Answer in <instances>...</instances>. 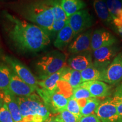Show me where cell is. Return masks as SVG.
Masks as SVG:
<instances>
[{
    "label": "cell",
    "mask_w": 122,
    "mask_h": 122,
    "mask_svg": "<svg viewBox=\"0 0 122 122\" xmlns=\"http://www.w3.org/2000/svg\"><path fill=\"white\" fill-rule=\"evenodd\" d=\"M5 28L9 39L22 52L41 51L50 42L49 34L38 25L6 13Z\"/></svg>",
    "instance_id": "obj_1"
},
{
    "label": "cell",
    "mask_w": 122,
    "mask_h": 122,
    "mask_svg": "<svg viewBox=\"0 0 122 122\" xmlns=\"http://www.w3.org/2000/svg\"><path fill=\"white\" fill-rule=\"evenodd\" d=\"M21 15L30 23L38 25L49 34L52 32L54 18L52 11V0H36L25 5Z\"/></svg>",
    "instance_id": "obj_2"
},
{
    "label": "cell",
    "mask_w": 122,
    "mask_h": 122,
    "mask_svg": "<svg viewBox=\"0 0 122 122\" xmlns=\"http://www.w3.org/2000/svg\"><path fill=\"white\" fill-rule=\"evenodd\" d=\"M16 99L24 122H44L49 118V110L38 94L33 93L26 97H17Z\"/></svg>",
    "instance_id": "obj_3"
},
{
    "label": "cell",
    "mask_w": 122,
    "mask_h": 122,
    "mask_svg": "<svg viewBox=\"0 0 122 122\" xmlns=\"http://www.w3.org/2000/svg\"><path fill=\"white\" fill-rule=\"evenodd\" d=\"M67 65L66 55L54 50L44 55L36 63V67L40 79L46 78L51 74L63 69Z\"/></svg>",
    "instance_id": "obj_4"
},
{
    "label": "cell",
    "mask_w": 122,
    "mask_h": 122,
    "mask_svg": "<svg viewBox=\"0 0 122 122\" xmlns=\"http://www.w3.org/2000/svg\"><path fill=\"white\" fill-rule=\"evenodd\" d=\"M50 111L59 113L66 109L69 98L57 89L52 93H48L38 87L36 89Z\"/></svg>",
    "instance_id": "obj_5"
},
{
    "label": "cell",
    "mask_w": 122,
    "mask_h": 122,
    "mask_svg": "<svg viewBox=\"0 0 122 122\" xmlns=\"http://www.w3.org/2000/svg\"><path fill=\"white\" fill-rule=\"evenodd\" d=\"M119 48L116 45L102 47L92 51L93 66L101 71L109 66L118 54Z\"/></svg>",
    "instance_id": "obj_6"
},
{
    "label": "cell",
    "mask_w": 122,
    "mask_h": 122,
    "mask_svg": "<svg viewBox=\"0 0 122 122\" xmlns=\"http://www.w3.org/2000/svg\"><path fill=\"white\" fill-rule=\"evenodd\" d=\"M122 80V51L113 59L109 66L102 71V81L115 84Z\"/></svg>",
    "instance_id": "obj_7"
},
{
    "label": "cell",
    "mask_w": 122,
    "mask_h": 122,
    "mask_svg": "<svg viewBox=\"0 0 122 122\" xmlns=\"http://www.w3.org/2000/svg\"><path fill=\"white\" fill-rule=\"evenodd\" d=\"M95 114L101 122H122V116L118 114L112 98L101 102Z\"/></svg>",
    "instance_id": "obj_8"
},
{
    "label": "cell",
    "mask_w": 122,
    "mask_h": 122,
    "mask_svg": "<svg viewBox=\"0 0 122 122\" xmlns=\"http://www.w3.org/2000/svg\"><path fill=\"white\" fill-rule=\"evenodd\" d=\"M68 23L76 36L92 25L93 18L87 10L83 9L70 16L68 19Z\"/></svg>",
    "instance_id": "obj_9"
},
{
    "label": "cell",
    "mask_w": 122,
    "mask_h": 122,
    "mask_svg": "<svg viewBox=\"0 0 122 122\" xmlns=\"http://www.w3.org/2000/svg\"><path fill=\"white\" fill-rule=\"evenodd\" d=\"M5 59L9 65L11 66L12 71L19 78H20L28 84L34 87L38 88L39 81L27 67L18 59L14 58L6 57Z\"/></svg>",
    "instance_id": "obj_10"
},
{
    "label": "cell",
    "mask_w": 122,
    "mask_h": 122,
    "mask_svg": "<svg viewBox=\"0 0 122 122\" xmlns=\"http://www.w3.org/2000/svg\"><path fill=\"white\" fill-rule=\"evenodd\" d=\"M117 40L115 36L104 29H97L92 33L91 50L94 51L102 47L115 45Z\"/></svg>",
    "instance_id": "obj_11"
},
{
    "label": "cell",
    "mask_w": 122,
    "mask_h": 122,
    "mask_svg": "<svg viewBox=\"0 0 122 122\" xmlns=\"http://www.w3.org/2000/svg\"><path fill=\"white\" fill-rule=\"evenodd\" d=\"M92 33L91 30H89L77 35L68 45V53L72 55L92 51L91 45Z\"/></svg>",
    "instance_id": "obj_12"
},
{
    "label": "cell",
    "mask_w": 122,
    "mask_h": 122,
    "mask_svg": "<svg viewBox=\"0 0 122 122\" xmlns=\"http://www.w3.org/2000/svg\"><path fill=\"white\" fill-rule=\"evenodd\" d=\"M36 89L37 88L24 82L13 71L8 89L9 92L17 97H26L34 93Z\"/></svg>",
    "instance_id": "obj_13"
},
{
    "label": "cell",
    "mask_w": 122,
    "mask_h": 122,
    "mask_svg": "<svg viewBox=\"0 0 122 122\" xmlns=\"http://www.w3.org/2000/svg\"><path fill=\"white\" fill-rule=\"evenodd\" d=\"M92 51L72 54L67 59V65L70 68L81 71L93 65Z\"/></svg>",
    "instance_id": "obj_14"
},
{
    "label": "cell",
    "mask_w": 122,
    "mask_h": 122,
    "mask_svg": "<svg viewBox=\"0 0 122 122\" xmlns=\"http://www.w3.org/2000/svg\"><path fill=\"white\" fill-rule=\"evenodd\" d=\"M80 86L87 89L93 98H103L110 94L111 86L102 81L84 82Z\"/></svg>",
    "instance_id": "obj_15"
},
{
    "label": "cell",
    "mask_w": 122,
    "mask_h": 122,
    "mask_svg": "<svg viewBox=\"0 0 122 122\" xmlns=\"http://www.w3.org/2000/svg\"><path fill=\"white\" fill-rule=\"evenodd\" d=\"M0 96L6 105L8 109L10 111L14 122H19L23 120L21 115L19 104H18L16 97L8 91H1Z\"/></svg>",
    "instance_id": "obj_16"
},
{
    "label": "cell",
    "mask_w": 122,
    "mask_h": 122,
    "mask_svg": "<svg viewBox=\"0 0 122 122\" xmlns=\"http://www.w3.org/2000/svg\"><path fill=\"white\" fill-rule=\"evenodd\" d=\"M75 37L72 29L67 23L64 28L57 33V37L54 42V45L59 50L65 49L68 46L72 39Z\"/></svg>",
    "instance_id": "obj_17"
},
{
    "label": "cell",
    "mask_w": 122,
    "mask_h": 122,
    "mask_svg": "<svg viewBox=\"0 0 122 122\" xmlns=\"http://www.w3.org/2000/svg\"><path fill=\"white\" fill-rule=\"evenodd\" d=\"M65 68L39 81V86H40L41 89L48 93H52L56 91L58 82L61 79V77L63 74Z\"/></svg>",
    "instance_id": "obj_18"
},
{
    "label": "cell",
    "mask_w": 122,
    "mask_h": 122,
    "mask_svg": "<svg viewBox=\"0 0 122 122\" xmlns=\"http://www.w3.org/2000/svg\"><path fill=\"white\" fill-rule=\"evenodd\" d=\"M93 5L96 14L102 22L109 24L113 22V18L110 13L105 0H94Z\"/></svg>",
    "instance_id": "obj_19"
},
{
    "label": "cell",
    "mask_w": 122,
    "mask_h": 122,
    "mask_svg": "<svg viewBox=\"0 0 122 122\" xmlns=\"http://www.w3.org/2000/svg\"><path fill=\"white\" fill-rule=\"evenodd\" d=\"M61 80L69 83L73 89L78 87L83 83L81 72L73 70L68 66H66L65 68Z\"/></svg>",
    "instance_id": "obj_20"
},
{
    "label": "cell",
    "mask_w": 122,
    "mask_h": 122,
    "mask_svg": "<svg viewBox=\"0 0 122 122\" xmlns=\"http://www.w3.org/2000/svg\"><path fill=\"white\" fill-rule=\"evenodd\" d=\"M61 6L68 18L83 10L86 4L83 0H61Z\"/></svg>",
    "instance_id": "obj_21"
},
{
    "label": "cell",
    "mask_w": 122,
    "mask_h": 122,
    "mask_svg": "<svg viewBox=\"0 0 122 122\" xmlns=\"http://www.w3.org/2000/svg\"><path fill=\"white\" fill-rule=\"evenodd\" d=\"M12 72L11 70L4 64H0V91H8Z\"/></svg>",
    "instance_id": "obj_22"
},
{
    "label": "cell",
    "mask_w": 122,
    "mask_h": 122,
    "mask_svg": "<svg viewBox=\"0 0 122 122\" xmlns=\"http://www.w3.org/2000/svg\"><path fill=\"white\" fill-rule=\"evenodd\" d=\"M83 83L96 80H102V72L93 65L81 71Z\"/></svg>",
    "instance_id": "obj_23"
},
{
    "label": "cell",
    "mask_w": 122,
    "mask_h": 122,
    "mask_svg": "<svg viewBox=\"0 0 122 122\" xmlns=\"http://www.w3.org/2000/svg\"><path fill=\"white\" fill-rule=\"evenodd\" d=\"M52 11L54 21L67 22L68 17L61 6V0H52Z\"/></svg>",
    "instance_id": "obj_24"
},
{
    "label": "cell",
    "mask_w": 122,
    "mask_h": 122,
    "mask_svg": "<svg viewBox=\"0 0 122 122\" xmlns=\"http://www.w3.org/2000/svg\"><path fill=\"white\" fill-rule=\"evenodd\" d=\"M101 103V101L97 98L88 99L87 102L83 108L81 109V116H86L96 113L97 108Z\"/></svg>",
    "instance_id": "obj_25"
},
{
    "label": "cell",
    "mask_w": 122,
    "mask_h": 122,
    "mask_svg": "<svg viewBox=\"0 0 122 122\" xmlns=\"http://www.w3.org/2000/svg\"><path fill=\"white\" fill-rule=\"evenodd\" d=\"M52 118L57 122H77L79 120L74 114L67 109L56 114Z\"/></svg>",
    "instance_id": "obj_26"
},
{
    "label": "cell",
    "mask_w": 122,
    "mask_h": 122,
    "mask_svg": "<svg viewBox=\"0 0 122 122\" xmlns=\"http://www.w3.org/2000/svg\"><path fill=\"white\" fill-rule=\"evenodd\" d=\"M106 4L114 20L117 17L122 9V0H107Z\"/></svg>",
    "instance_id": "obj_27"
},
{
    "label": "cell",
    "mask_w": 122,
    "mask_h": 122,
    "mask_svg": "<svg viewBox=\"0 0 122 122\" xmlns=\"http://www.w3.org/2000/svg\"><path fill=\"white\" fill-rule=\"evenodd\" d=\"M66 109L75 116L78 119L82 117L81 114V109L77 103V100L72 97L69 99Z\"/></svg>",
    "instance_id": "obj_28"
},
{
    "label": "cell",
    "mask_w": 122,
    "mask_h": 122,
    "mask_svg": "<svg viewBox=\"0 0 122 122\" xmlns=\"http://www.w3.org/2000/svg\"><path fill=\"white\" fill-rule=\"evenodd\" d=\"M72 97L76 100L92 98V96H91L89 91L86 88L81 86L80 85L74 89Z\"/></svg>",
    "instance_id": "obj_29"
},
{
    "label": "cell",
    "mask_w": 122,
    "mask_h": 122,
    "mask_svg": "<svg viewBox=\"0 0 122 122\" xmlns=\"http://www.w3.org/2000/svg\"><path fill=\"white\" fill-rule=\"evenodd\" d=\"M0 122H14L10 111L4 102L0 107Z\"/></svg>",
    "instance_id": "obj_30"
},
{
    "label": "cell",
    "mask_w": 122,
    "mask_h": 122,
    "mask_svg": "<svg viewBox=\"0 0 122 122\" xmlns=\"http://www.w3.org/2000/svg\"><path fill=\"white\" fill-rule=\"evenodd\" d=\"M77 122H101L96 114L92 115L82 116Z\"/></svg>",
    "instance_id": "obj_31"
},
{
    "label": "cell",
    "mask_w": 122,
    "mask_h": 122,
    "mask_svg": "<svg viewBox=\"0 0 122 122\" xmlns=\"http://www.w3.org/2000/svg\"><path fill=\"white\" fill-rule=\"evenodd\" d=\"M113 24L116 28H122V9L117 17L113 20Z\"/></svg>",
    "instance_id": "obj_32"
},
{
    "label": "cell",
    "mask_w": 122,
    "mask_h": 122,
    "mask_svg": "<svg viewBox=\"0 0 122 122\" xmlns=\"http://www.w3.org/2000/svg\"><path fill=\"white\" fill-rule=\"evenodd\" d=\"M114 97H119V98L122 97V81L116 88Z\"/></svg>",
    "instance_id": "obj_33"
},
{
    "label": "cell",
    "mask_w": 122,
    "mask_h": 122,
    "mask_svg": "<svg viewBox=\"0 0 122 122\" xmlns=\"http://www.w3.org/2000/svg\"><path fill=\"white\" fill-rule=\"evenodd\" d=\"M112 100H113V99H112ZM113 101L116 105V106H117V109L118 114L122 116V102H116L114 101V100Z\"/></svg>",
    "instance_id": "obj_34"
},
{
    "label": "cell",
    "mask_w": 122,
    "mask_h": 122,
    "mask_svg": "<svg viewBox=\"0 0 122 122\" xmlns=\"http://www.w3.org/2000/svg\"><path fill=\"white\" fill-rule=\"evenodd\" d=\"M87 101L88 99H80V100H77V103H78L81 109L85 106V105H86V102H87Z\"/></svg>",
    "instance_id": "obj_35"
},
{
    "label": "cell",
    "mask_w": 122,
    "mask_h": 122,
    "mask_svg": "<svg viewBox=\"0 0 122 122\" xmlns=\"http://www.w3.org/2000/svg\"><path fill=\"white\" fill-rule=\"evenodd\" d=\"M116 31L118 34L122 38V28H116Z\"/></svg>",
    "instance_id": "obj_36"
},
{
    "label": "cell",
    "mask_w": 122,
    "mask_h": 122,
    "mask_svg": "<svg viewBox=\"0 0 122 122\" xmlns=\"http://www.w3.org/2000/svg\"><path fill=\"white\" fill-rule=\"evenodd\" d=\"M46 122H57L56 121H55V120L53 119V118L51 117V118H49L48 119V120L46 121Z\"/></svg>",
    "instance_id": "obj_37"
},
{
    "label": "cell",
    "mask_w": 122,
    "mask_h": 122,
    "mask_svg": "<svg viewBox=\"0 0 122 122\" xmlns=\"http://www.w3.org/2000/svg\"><path fill=\"white\" fill-rule=\"evenodd\" d=\"M3 104V101L2 100V98H1V96H0V107H1V106H2Z\"/></svg>",
    "instance_id": "obj_38"
},
{
    "label": "cell",
    "mask_w": 122,
    "mask_h": 122,
    "mask_svg": "<svg viewBox=\"0 0 122 122\" xmlns=\"http://www.w3.org/2000/svg\"><path fill=\"white\" fill-rule=\"evenodd\" d=\"M24 122L23 120H22V121H21V122Z\"/></svg>",
    "instance_id": "obj_39"
},
{
    "label": "cell",
    "mask_w": 122,
    "mask_h": 122,
    "mask_svg": "<svg viewBox=\"0 0 122 122\" xmlns=\"http://www.w3.org/2000/svg\"></svg>",
    "instance_id": "obj_40"
}]
</instances>
